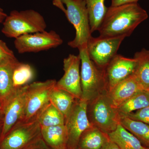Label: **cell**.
I'll return each mask as SVG.
<instances>
[{"label":"cell","instance_id":"obj_1","mask_svg":"<svg viewBox=\"0 0 149 149\" xmlns=\"http://www.w3.org/2000/svg\"><path fill=\"white\" fill-rule=\"evenodd\" d=\"M148 17L138 3L107 8L98 30L100 37H129L136 27Z\"/></svg>","mask_w":149,"mask_h":149},{"label":"cell","instance_id":"obj_2","mask_svg":"<svg viewBox=\"0 0 149 149\" xmlns=\"http://www.w3.org/2000/svg\"><path fill=\"white\" fill-rule=\"evenodd\" d=\"M47 27L42 15L34 10H13L4 21L2 32L6 37L16 39L22 35L45 31Z\"/></svg>","mask_w":149,"mask_h":149},{"label":"cell","instance_id":"obj_3","mask_svg":"<svg viewBox=\"0 0 149 149\" xmlns=\"http://www.w3.org/2000/svg\"><path fill=\"white\" fill-rule=\"evenodd\" d=\"M80 64L82 98L87 102L102 93L106 92L104 70L100 68L90 59L87 46L78 49Z\"/></svg>","mask_w":149,"mask_h":149},{"label":"cell","instance_id":"obj_4","mask_svg":"<svg viewBox=\"0 0 149 149\" xmlns=\"http://www.w3.org/2000/svg\"><path fill=\"white\" fill-rule=\"evenodd\" d=\"M87 115L92 125L108 134L120 123V116L112 105L106 92L102 93L88 103Z\"/></svg>","mask_w":149,"mask_h":149},{"label":"cell","instance_id":"obj_5","mask_svg":"<svg viewBox=\"0 0 149 149\" xmlns=\"http://www.w3.org/2000/svg\"><path fill=\"white\" fill-rule=\"evenodd\" d=\"M66 6L65 15L69 22L75 30L74 39L68 43L73 48L87 46L92 37L89 21V15L84 0H61Z\"/></svg>","mask_w":149,"mask_h":149},{"label":"cell","instance_id":"obj_6","mask_svg":"<svg viewBox=\"0 0 149 149\" xmlns=\"http://www.w3.org/2000/svg\"><path fill=\"white\" fill-rule=\"evenodd\" d=\"M56 82L54 80H48L27 85L25 109L19 123L28 122L37 119L40 112L50 102L51 94Z\"/></svg>","mask_w":149,"mask_h":149},{"label":"cell","instance_id":"obj_7","mask_svg":"<svg viewBox=\"0 0 149 149\" xmlns=\"http://www.w3.org/2000/svg\"><path fill=\"white\" fill-rule=\"evenodd\" d=\"M37 119L17 124L0 141V149H23L42 138Z\"/></svg>","mask_w":149,"mask_h":149},{"label":"cell","instance_id":"obj_8","mask_svg":"<svg viewBox=\"0 0 149 149\" xmlns=\"http://www.w3.org/2000/svg\"><path fill=\"white\" fill-rule=\"evenodd\" d=\"M88 102L76 99L69 114L65 118V125L67 132V149H77L83 132L93 125L87 115Z\"/></svg>","mask_w":149,"mask_h":149},{"label":"cell","instance_id":"obj_9","mask_svg":"<svg viewBox=\"0 0 149 149\" xmlns=\"http://www.w3.org/2000/svg\"><path fill=\"white\" fill-rule=\"evenodd\" d=\"M126 37H92L87 45L89 57L100 68L104 69L116 55Z\"/></svg>","mask_w":149,"mask_h":149},{"label":"cell","instance_id":"obj_10","mask_svg":"<svg viewBox=\"0 0 149 149\" xmlns=\"http://www.w3.org/2000/svg\"><path fill=\"white\" fill-rule=\"evenodd\" d=\"M63 40L53 30L22 35L15 39V48L19 54L38 52L60 46Z\"/></svg>","mask_w":149,"mask_h":149},{"label":"cell","instance_id":"obj_11","mask_svg":"<svg viewBox=\"0 0 149 149\" xmlns=\"http://www.w3.org/2000/svg\"><path fill=\"white\" fill-rule=\"evenodd\" d=\"M27 86L16 88L3 103V125L0 141L21 121L25 109Z\"/></svg>","mask_w":149,"mask_h":149},{"label":"cell","instance_id":"obj_12","mask_svg":"<svg viewBox=\"0 0 149 149\" xmlns=\"http://www.w3.org/2000/svg\"><path fill=\"white\" fill-rule=\"evenodd\" d=\"M64 74L56 82V87L66 91L76 99L82 98L80 78L81 60L79 55L70 54L63 60Z\"/></svg>","mask_w":149,"mask_h":149},{"label":"cell","instance_id":"obj_13","mask_svg":"<svg viewBox=\"0 0 149 149\" xmlns=\"http://www.w3.org/2000/svg\"><path fill=\"white\" fill-rule=\"evenodd\" d=\"M136 64V60L134 58H128L118 54L116 55L104 69L107 93L133 74Z\"/></svg>","mask_w":149,"mask_h":149},{"label":"cell","instance_id":"obj_14","mask_svg":"<svg viewBox=\"0 0 149 149\" xmlns=\"http://www.w3.org/2000/svg\"><path fill=\"white\" fill-rule=\"evenodd\" d=\"M142 91L143 90L132 74L118 83L107 94L112 106L117 109L132 96Z\"/></svg>","mask_w":149,"mask_h":149},{"label":"cell","instance_id":"obj_15","mask_svg":"<svg viewBox=\"0 0 149 149\" xmlns=\"http://www.w3.org/2000/svg\"><path fill=\"white\" fill-rule=\"evenodd\" d=\"M109 140L108 134L92 126L81 135L77 149H101Z\"/></svg>","mask_w":149,"mask_h":149},{"label":"cell","instance_id":"obj_16","mask_svg":"<svg viewBox=\"0 0 149 149\" xmlns=\"http://www.w3.org/2000/svg\"><path fill=\"white\" fill-rule=\"evenodd\" d=\"M42 138L52 149L66 147L68 136L65 125L41 127Z\"/></svg>","mask_w":149,"mask_h":149},{"label":"cell","instance_id":"obj_17","mask_svg":"<svg viewBox=\"0 0 149 149\" xmlns=\"http://www.w3.org/2000/svg\"><path fill=\"white\" fill-rule=\"evenodd\" d=\"M133 58L136 64L133 74L143 90L149 92V50L143 49Z\"/></svg>","mask_w":149,"mask_h":149},{"label":"cell","instance_id":"obj_18","mask_svg":"<svg viewBox=\"0 0 149 149\" xmlns=\"http://www.w3.org/2000/svg\"><path fill=\"white\" fill-rule=\"evenodd\" d=\"M18 62L16 59L0 64V99L3 103L15 89L13 76L14 69Z\"/></svg>","mask_w":149,"mask_h":149},{"label":"cell","instance_id":"obj_19","mask_svg":"<svg viewBox=\"0 0 149 149\" xmlns=\"http://www.w3.org/2000/svg\"><path fill=\"white\" fill-rule=\"evenodd\" d=\"M108 136L110 140L121 149H144L139 139L120 123L115 130L108 134Z\"/></svg>","mask_w":149,"mask_h":149},{"label":"cell","instance_id":"obj_20","mask_svg":"<svg viewBox=\"0 0 149 149\" xmlns=\"http://www.w3.org/2000/svg\"><path fill=\"white\" fill-rule=\"evenodd\" d=\"M76 99L71 94L60 88L55 87L50 97V102L64 116L69 114Z\"/></svg>","mask_w":149,"mask_h":149},{"label":"cell","instance_id":"obj_21","mask_svg":"<svg viewBox=\"0 0 149 149\" xmlns=\"http://www.w3.org/2000/svg\"><path fill=\"white\" fill-rule=\"evenodd\" d=\"M120 123L139 139L143 146L149 148V125L126 116H120Z\"/></svg>","mask_w":149,"mask_h":149},{"label":"cell","instance_id":"obj_22","mask_svg":"<svg viewBox=\"0 0 149 149\" xmlns=\"http://www.w3.org/2000/svg\"><path fill=\"white\" fill-rule=\"evenodd\" d=\"M89 15L91 32L98 30L106 13L105 0H84Z\"/></svg>","mask_w":149,"mask_h":149},{"label":"cell","instance_id":"obj_23","mask_svg":"<svg viewBox=\"0 0 149 149\" xmlns=\"http://www.w3.org/2000/svg\"><path fill=\"white\" fill-rule=\"evenodd\" d=\"M37 119L41 127L65 125V123L64 116L50 102L40 112Z\"/></svg>","mask_w":149,"mask_h":149},{"label":"cell","instance_id":"obj_24","mask_svg":"<svg viewBox=\"0 0 149 149\" xmlns=\"http://www.w3.org/2000/svg\"><path fill=\"white\" fill-rule=\"evenodd\" d=\"M149 106V92H139L122 104L118 111L120 116H124L135 111L139 110Z\"/></svg>","mask_w":149,"mask_h":149},{"label":"cell","instance_id":"obj_25","mask_svg":"<svg viewBox=\"0 0 149 149\" xmlns=\"http://www.w3.org/2000/svg\"><path fill=\"white\" fill-rule=\"evenodd\" d=\"M34 73L30 65L18 62L13 72V80L15 89L28 85L33 79Z\"/></svg>","mask_w":149,"mask_h":149},{"label":"cell","instance_id":"obj_26","mask_svg":"<svg viewBox=\"0 0 149 149\" xmlns=\"http://www.w3.org/2000/svg\"><path fill=\"white\" fill-rule=\"evenodd\" d=\"M16 59L13 52L8 48L6 42L0 40V64Z\"/></svg>","mask_w":149,"mask_h":149},{"label":"cell","instance_id":"obj_27","mask_svg":"<svg viewBox=\"0 0 149 149\" xmlns=\"http://www.w3.org/2000/svg\"><path fill=\"white\" fill-rule=\"evenodd\" d=\"M132 120L141 121L149 125V106L144 108L135 112H132L125 116Z\"/></svg>","mask_w":149,"mask_h":149},{"label":"cell","instance_id":"obj_28","mask_svg":"<svg viewBox=\"0 0 149 149\" xmlns=\"http://www.w3.org/2000/svg\"><path fill=\"white\" fill-rule=\"evenodd\" d=\"M23 149H52L46 143L42 138H40Z\"/></svg>","mask_w":149,"mask_h":149},{"label":"cell","instance_id":"obj_29","mask_svg":"<svg viewBox=\"0 0 149 149\" xmlns=\"http://www.w3.org/2000/svg\"><path fill=\"white\" fill-rule=\"evenodd\" d=\"M139 0H111L112 6L122 5L131 3H138Z\"/></svg>","mask_w":149,"mask_h":149},{"label":"cell","instance_id":"obj_30","mask_svg":"<svg viewBox=\"0 0 149 149\" xmlns=\"http://www.w3.org/2000/svg\"><path fill=\"white\" fill-rule=\"evenodd\" d=\"M101 149H121L116 144L109 140L105 144Z\"/></svg>","mask_w":149,"mask_h":149},{"label":"cell","instance_id":"obj_31","mask_svg":"<svg viewBox=\"0 0 149 149\" xmlns=\"http://www.w3.org/2000/svg\"><path fill=\"white\" fill-rule=\"evenodd\" d=\"M53 3L54 6L58 8L64 13H65L66 9L64 6V5L61 2V0H53Z\"/></svg>","mask_w":149,"mask_h":149},{"label":"cell","instance_id":"obj_32","mask_svg":"<svg viewBox=\"0 0 149 149\" xmlns=\"http://www.w3.org/2000/svg\"><path fill=\"white\" fill-rule=\"evenodd\" d=\"M3 125V115L2 109H1L0 110V140L1 138Z\"/></svg>","mask_w":149,"mask_h":149},{"label":"cell","instance_id":"obj_33","mask_svg":"<svg viewBox=\"0 0 149 149\" xmlns=\"http://www.w3.org/2000/svg\"><path fill=\"white\" fill-rule=\"evenodd\" d=\"M7 16V15L4 12L2 8L0 7V23L3 22Z\"/></svg>","mask_w":149,"mask_h":149},{"label":"cell","instance_id":"obj_34","mask_svg":"<svg viewBox=\"0 0 149 149\" xmlns=\"http://www.w3.org/2000/svg\"><path fill=\"white\" fill-rule=\"evenodd\" d=\"M3 103L1 100L0 99V109H2L3 107Z\"/></svg>","mask_w":149,"mask_h":149},{"label":"cell","instance_id":"obj_35","mask_svg":"<svg viewBox=\"0 0 149 149\" xmlns=\"http://www.w3.org/2000/svg\"><path fill=\"white\" fill-rule=\"evenodd\" d=\"M59 149H67V147H64V148H61Z\"/></svg>","mask_w":149,"mask_h":149},{"label":"cell","instance_id":"obj_36","mask_svg":"<svg viewBox=\"0 0 149 149\" xmlns=\"http://www.w3.org/2000/svg\"><path fill=\"white\" fill-rule=\"evenodd\" d=\"M144 149H149V148H145V147H144Z\"/></svg>","mask_w":149,"mask_h":149},{"label":"cell","instance_id":"obj_37","mask_svg":"<svg viewBox=\"0 0 149 149\" xmlns=\"http://www.w3.org/2000/svg\"></svg>","mask_w":149,"mask_h":149}]
</instances>
